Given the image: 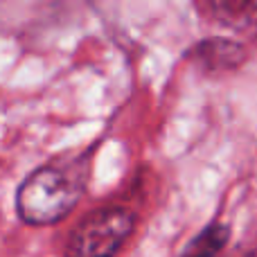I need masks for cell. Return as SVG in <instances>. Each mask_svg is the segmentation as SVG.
Returning <instances> with one entry per match:
<instances>
[{"label":"cell","instance_id":"3","mask_svg":"<svg viewBox=\"0 0 257 257\" xmlns=\"http://www.w3.org/2000/svg\"><path fill=\"white\" fill-rule=\"evenodd\" d=\"M192 59L201 63L208 72L232 70L244 61V48L228 39H208L199 43L192 52Z\"/></svg>","mask_w":257,"mask_h":257},{"label":"cell","instance_id":"1","mask_svg":"<svg viewBox=\"0 0 257 257\" xmlns=\"http://www.w3.org/2000/svg\"><path fill=\"white\" fill-rule=\"evenodd\" d=\"M86 176L77 165H45L23 181L16 194V208L23 221L34 226L57 223L81 199Z\"/></svg>","mask_w":257,"mask_h":257},{"label":"cell","instance_id":"6","mask_svg":"<svg viewBox=\"0 0 257 257\" xmlns=\"http://www.w3.org/2000/svg\"><path fill=\"white\" fill-rule=\"evenodd\" d=\"M235 257H257V246H253V248L244 250V253H239V255H235Z\"/></svg>","mask_w":257,"mask_h":257},{"label":"cell","instance_id":"2","mask_svg":"<svg viewBox=\"0 0 257 257\" xmlns=\"http://www.w3.org/2000/svg\"><path fill=\"white\" fill-rule=\"evenodd\" d=\"M136 226V214L120 205L90 212L75 228L66 246V257H113L124 246Z\"/></svg>","mask_w":257,"mask_h":257},{"label":"cell","instance_id":"5","mask_svg":"<svg viewBox=\"0 0 257 257\" xmlns=\"http://www.w3.org/2000/svg\"><path fill=\"white\" fill-rule=\"evenodd\" d=\"M230 230L223 223H210L208 228L199 232L190 244L183 248V253L178 257H217L221 253V248L228 244Z\"/></svg>","mask_w":257,"mask_h":257},{"label":"cell","instance_id":"4","mask_svg":"<svg viewBox=\"0 0 257 257\" xmlns=\"http://www.w3.org/2000/svg\"><path fill=\"white\" fill-rule=\"evenodd\" d=\"M205 7L226 27L257 34V0H205Z\"/></svg>","mask_w":257,"mask_h":257}]
</instances>
